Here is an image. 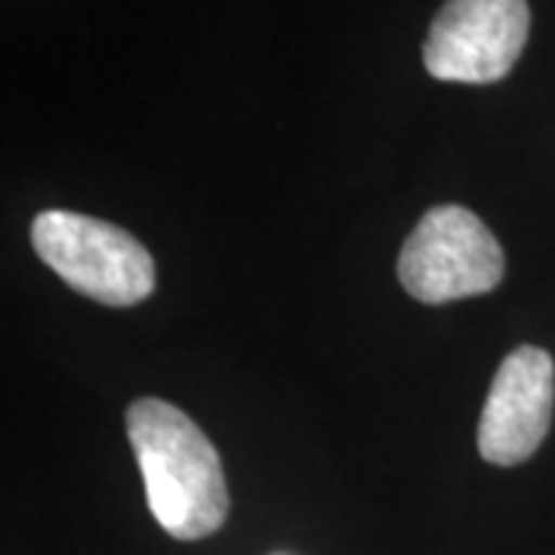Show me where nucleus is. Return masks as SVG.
I'll return each instance as SVG.
<instances>
[{
  "label": "nucleus",
  "instance_id": "nucleus-1",
  "mask_svg": "<svg viewBox=\"0 0 555 555\" xmlns=\"http://www.w3.org/2000/svg\"><path fill=\"white\" fill-rule=\"evenodd\" d=\"M127 436L160 528L177 540L217 534L229 516V488L198 423L160 398H139L127 408Z\"/></svg>",
  "mask_w": 555,
  "mask_h": 555
},
{
  "label": "nucleus",
  "instance_id": "nucleus-2",
  "mask_svg": "<svg viewBox=\"0 0 555 555\" xmlns=\"http://www.w3.org/2000/svg\"><path fill=\"white\" fill-rule=\"evenodd\" d=\"M38 257L83 297L102 306H137L155 291V259L112 222L43 210L31 222Z\"/></svg>",
  "mask_w": 555,
  "mask_h": 555
},
{
  "label": "nucleus",
  "instance_id": "nucleus-3",
  "mask_svg": "<svg viewBox=\"0 0 555 555\" xmlns=\"http://www.w3.org/2000/svg\"><path fill=\"white\" fill-rule=\"evenodd\" d=\"M506 259L494 232L456 204L433 207L398 257L401 287L426 306L478 297L503 281Z\"/></svg>",
  "mask_w": 555,
  "mask_h": 555
},
{
  "label": "nucleus",
  "instance_id": "nucleus-4",
  "mask_svg": "<svg viewBox=\"0 0 555 555\" xmlns=\"http://www.w3.org/2000/svg\"><path fill=\"white\" fill-rule=\"evenodd\" d=\"M531 35L528 0H448L429 25L423 65L436 80L496 83Z\"/></svg>",
  "mask_w": 555,
  "mask_h": 555
},
{
  "label": "nucleus",
  "instance_id": "nucleus-5",
  "mask_svg": "<svg viewBox=\"0 0 555 555\" xmlns=\"http://www.w3.org/2000/svg\"><path fill=\"white\" fill-rule=\"evenodd\" d=\"M555 408V361L546 349L518 346L496 367L478 420V454L494 466H518L537 454Z\"/></svg>",
  "mask_w": 555,
  "mask_h": 555
}]
</instances>
